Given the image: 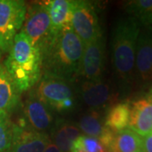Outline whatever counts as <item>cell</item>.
Returning a JSON list of instances; mask_svg holds the SVG:
<instances>
[{"label": "cell", "mask_w": 152, "mask_h": 152, "mask_svg": "<svg viewBox=\"0 0 152 152\" xmlns=\"http://www.w3.org/2000/svg\"><path fill=\"white\" fill-rule=\"evenodd\" d=\"M83 51L84 44L72 26L64 29L42 53V75L75 81L81 74Z\"/></svg>", "instance_id": "obj_1"}, {"label": "cell", "mask_w": 152, "mask_h": 152, "mask_svg": "<svg viewBox=\"0 0 152 152\" xmlns=\"http://www.w3.org/2000/svg\"><path fill=\"white\" fill-rule=\"evenodd\" d=\"M141 26L132 17L119 18L112 32L113 68L121 89L125 92L135 79L137 40Z\"/></svg>", "instance_id": "obj_2"}, {"label": "cell", "mask_w": 152, "mask_h": 152, "mask_svg": "<svg viewBox=\"0 0 152 152\" xmlns=\"http://www.w3.org/2000/svg\"><path fill=\"white\" fill-rule=\"evenodd\" d=\"M4 65L20 93L31 90L42 75L41 52L21 31L14 39Z\"/></svg>", "instance_id": "obj_3"}, {"label": "cell", "mask_w": 152, "mask_h": 152, "mask_svg": "<svg viewBox=\"0 0 152 152\" xmlns=\"http://www.w3.org/2000/svg\"><path fill=\"white\" fill-rule=\"evenodd\" d=\"M21 31L27 36L42 54L53 39L48 2L33 3L28 7Z\"/></svg>", "instance_id": "obj_4"}, {"label": "cell", "mask_w": 152, "mask_h": 152, "mask_svg": "<svg viewBox=\"0 0 152 152\" xmlns=\"http://www.w3.org/2000/svg\"><path fill=\"white\" fill-rule=\"evenodd\" d=\"M27 6L21 0H0V55L9 53L21 31Z\"/></svg>", "instance_id": "obj_5"}, {"label": "cell", "mask_w": 152, "mask_h": 152, "mask_svg": "<svg viewBox=\"0 0 152 152\" xmlns=\"http://www.w3.org/2000/svg\"><path fill=\"white\" fill-rule=\"evenodd\" d=\"M35 91L49 109L63 113L73 110L75 100L69 83L55 77L42 75Z\"/></svg>", "instance_id": "obj_6"}, {"label": "cell", "mask_w": 152, "mask_h": 152, "mask_svg": "<svg viewBox=\"0 0 152 152\" xmlns=\"http://www.w3.org/2000/svg\"><path fill=\"white\" fill-rule=\"evenodd\" d=\"M71 25L84 45L102 36L97 13L91 2L72 0Z\"/></svg>", "instance_id": "obj_7"}, {"label": "cell", "mask_w": 152, "mask_h": 152, "mask_svg": "<svg viewBox=\"0 0 152 152\" xmlns=\"http://www.w3.org/2000/svg\"><path fill=\"white\" fill-rule=\"evenodd\" d=\"M105 66V44L103 36L90 43L84 45L81 74L87 81H96L102 79Z\"/></svg>", "instance_id": "obj_8"}, {"label": "cell", "mask_w": 152, "mask_h": 152, "mask_svg": "<svg viewBox=\"0 0 152 152\" xmlns=\"http://www.w3.org/2000/svg\"><path fill=\"white\" fill-rule=\"evenodd\" d=\"M25 125L30 129L46 133L53 128V118L49 107L38 97L35 91H31L24 105Z\"/></svg>", "instance_id": "obj_9"}, {"label": "cell", "mask_w": 152, "mask_h": 152, "mask_svg": "<svg viewBox=\"0 0 152 152\" xmlns=\"http://www.w3.org/2000/svg\"><path fill=\"white\" fill-rule=\"evenodd\" d=\"M135 78L141 83L152 81V26L141 27L137 40Z\"/></svg>", "instance_id": "obj_10"}, {"label": "cell", "mask_w": 152, "mask_h": 152, "mask_svg": "<svg viewBox=\"0 0 152 152\" xmlns=\"http://www.w3.org/2000/svg\"><path fill=\"white\" fill-rule=\"evenodd\" d=\"M51 142L46 133H39L24 125L15 124L13 141L6 152H44Z\"/></svg>", "instance_id": "obj_11"}, {"label": "cell", "mask_w": 152, "mask_h": 152, "mask_svg": "<svg viewBox=\"0 0 152 152\" xmlns=\"http://www.w3.org/2000/svg\"><path fill=\"white\" fill-rule=\"evenodd\" d=\"M80 93L85 104L95 111L109 106L115 97L110 84L103 79L96 81L86 80Z\"/></svg>", "instance_id": "obj_12"}, {"label": "cell", "mask_w": 152, "mask_h": 152, "mask_svg": "<svg viewBox=\"0 0 152 152\" xmlns=\"http://www.w3.org/2000/svg\"><path fill=\"white\" fill-rule=\"evenodd\" d=\"M20 94L4 64L0 62V116L10 117L20 104Z\"/></svg>", "instance_id": "obj_13"}, {"label": "cell", "mask_w": 152, "mask_h": 152, "mask_svg": "<svg viewBox=\"0 0 152 152\" xmlns=\"http://www.w3.org/2000/svg\"><path fill=\"white\" fill-rule=\"evenodd\" d=\"M129 129L141 137L152 132V104L146 97L140 98L130 105Z\"/></svg>", "instance_id": "obj_14"}, {"label": "cell", "mask_w": 152, "mask_h": 152, "mask_svg": "<svg viewBox=\"0 0 152 152\" xmlns=\"http://www.w3.org/2000/svg\"><path fill=\"white\" fill-rule=\"evenodd\" d=\"M48 4L51 32L54 38L64 29L72 26V0H50Z\"/></svg>", "instance_id": "obj_15"}, {"label": "cell", "mask_w": 152, "mask_h": 152, "mask_svg": "<svg viewBox=\"0 0 152 152\" xmlns=\"http://www.w3.org/2000/svg\"><path fill=\"white\" fill-rule=\"evenodd\" d=\"M53 144L58 148L61 152H70L76 140L81 135L79 128L70 123L59 120L52 128Z\"/></svg>", "instance_id": "obj_16"}, {"label": "cell", "mask_w": 152, "mask_h": 152, "mask_svg": "<svg viewBox=\"0 0 152 152\" xmlns=\"http://www.w3.org/2000/svg\"><path fill=\"white\" fill-rule=\"evenodd\" d=\"M109 152H143V137L127 128L116 133Z\"/></svg>", "instance_id": "obj_17"}, {"label": "cell", "mask_w": 152, "mask_h": 152, "mask_svg": "<svg viewBox=\"0 0 152 152\" xmlns=\"http://www.w3.org/2000/svg\"><path fill=\"white\" fill-rule=\"evenodd\" d=\"M130 118V103L128 102L113 105L107 113L104 124L107 128L118 133L129 127Z\"/></svg>", "instance_id": "obj_18"}, {"label": "cell", "mask_w": 152, "mask_h": 152, "mask_svg": "<svg viewBox=\"0 0 152 152\" xmlns=\"http://www.w3.org/2000/svg\"><path fill=\"white\" fill-rule=\"evenodd\" d=\"M129 16L138 22L141 27L151 26L152 20V0H132L124 4Z\"/></svg>", "instance_id": "obj_19"}, {"label": "cell", "mask_w": 152, "mask_h": 152, "mask_svg": "<svg viewBox=\"0 0 152 152\" xmlns=\"http://www.w3.org/2000/svg\"><path fill=\"white\" fill-rule=\"evenodd\" d=\"M78 128L84 135L99 139L105 130L106 126L101 115L96 111L92 110L80 118Z\"/></svg>", "instance_id": "obj_20"}, {"label": "cell", "mask_w": 152, "mask_h": 152, "mask_svg": "<svg viewBox=\"0 0 152 152\" xmlns=\"http://www.w3.org/2000/svg\"><path fill=\"white\" fill-rule=\"evenodd\" d=\"M70 152H108L96 138L81 134L76 140Z\"/></svg>", "instance_id": "obj_21"}, {"label": "cell", "mask_w": 152, "mask_h": 152, "mask_svg": "<svg viewBox=\"0 0 152 152\" xmlns=\"http://www.w3.org/2000/svg\"><path fill=\"white\" fill-rule=\"evenodd\" d=\"M15 126L10 118L0 116V152H6L11 146Z\"/></svg>", "instance_id": "obj_22"}, {"label": "cell", "mask_w": 152, "mask_h": 152, "mask_svg": "<svg viewBox=\"0 0 152 152\" xmlns=\"http://www.w3.org/2000/svg\"><path fill=\"white\" fill-rule=\"evenodd\" d=\"M143 152H152V132L143 137Z\"/></svg>", "instance_id": "obj_23"}, {"label": "cell", "mask_w": 152, "mask_h": 152, "mask_svg": "<svg viewBox=\"0 0 152 152\" xmlns=\"http://www.w3.org/2000/svg\"><path fill=\"white\" fill-rule=\"evenodd\" d=\"M44 152H61V151L58 150V148L54 144H53V143L51 142L47 146V148L45 149Z\"/></svg>", "instance_id": "obj_24"}, {"label": "cell", "mask_w": 152, "mask_h": 152, "mask_svg": "<svg viewBox=\"0 0 152 152\" xmlns=\"http://www.w3.org/2000/svg\"><path fill=\"white\" fill-rule=\"evenodd\" d=\"M146 98L148 99V101L152 104V86L150 88L149 91H148V93H147Z\"/></svg>", "instance_id": "obj_25"}, {"label": "cell", "mask_w": 152, "mask_h": 152, "mask_svg": "<svg viewBox=\"0 0 152 152\" xmlns=\"http://www.w3.org/2000/svg\"><path fill=\"white\" fill-rule=\"evenodd\" d=\"M151 26H152V20H151Z\"/></svg>", "instance_id": "obj_26"}]
</instances>
